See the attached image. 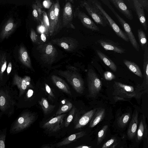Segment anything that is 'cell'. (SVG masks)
Returning a JSON list of instances; mask_svg holds the SVG:
<instances>
[{
	"mask_svg": "<svg viewBox=\"0 0 148 148\" xmlns=\"http://www.w3.org/2000/svg\"><path fill=\"white\" fill-rule=\"evenodd\" d=\"M7 127L0 130V148H5Z\"/></svg>",
	"mask_w": 148,
	"mask_h": 148,
	"instance_id": "cell-37",
	"label": "cell"
},
{
	"mask_svg": "<svg viewBox=\"0 0 148 148\" xmlns=\"http://www.w3.org/2000/svg\"><path fill=\"white\" fill-rule=\"evenodd\" d=\"M18 96L16 89L7 84L0 87V112L10 117L14 114Z\"/></svg>",
	"mask_w": 148,
	"mask_h": 148,
	"instance_id": "cell-2",
	"label": "cell"
},
{
	"mask_svg": "<svg viewBox=\"0 0 148 148\" xmlns=\"http://www.w3.org/2000/svg\"><path fill=\"white\" fill-rule=\"evenodd\" d=\"M87 82L90 96L95 97L101 90L102 83L94 71L89 69L87 73Z\"/></svg>",
	"mask_w": 148,
	"mask_h": 148,
	"instance_id": "cell-8",
	"label": "cell"
},
{
	"mask_svg": "<svg viewBox=\"0 0 148 148\" xmlns=\"http://www.w3.org/2000/svg\"><path fill=\"white\" fill-rule=\"evenodd\" d=\"M105 114V109L103 108H97L95 114L90 121L89 127L92 128L103 119Z\"/></svg>",
	"mask_w": 148,
	"mask_h": 148,
	"instance_id": "cell-27",
	"label": "cell"
},
{
	"mask_svg": "<svg viewBox=\"0 0 148 148\" xmlns=\"http://www.w3.org/2000/svg\"><path fill=\"white\" fill-rule=\"evenodd\" d=\"M133 1L138 19L145 30H147V25L144 9L137 0H133Z\"/></svg>",
	"mask_w": 148,
	"mask_h": 148,
	"instance_id": "cell-22",
	"label": "cell"
},
{
	"mask_svg": "<svg viewBox=\"0 0 148 148\" xmlns=\"http://www.w3.org/2000/svg\"><path fill=\"white\" fill-rule=\"evenodd\" d=\"M73 104L69 101H67L58 110L56 113V116L66 112L71 109Z\"/></svg>",
	"mask_w": 148,
	"mask_h": 148,
	"instance_id": "cell-36",
	"label": "cell"
},
{
	"mask_svg": "<svg viewBox=\"0 0 148 148\" xmlns=\"http://www.w3.org/2000/svg\"><path fill=\"white\" fill-rule=\"evenodd\" d=\"M148 130L145 117L143 115L142 119L141 120L137 132V138L138 140H140L143 137L147 138Z\"/></svg>",
	"mask_w": 148,
	"mask_h": 148,
	"instance_id": "cell-30",
	"label": "cell"
},
{
	"mask_svg": "<svg viewBox=\"0 0 148 148\" xmlns=\"http://www.w3.org/2000/svg\"><path fill=\"white\" fill-rule=\"evenodd\" d=\"M51 78L53 83L58 88L65 93L70 95H71L69 86L64 80L55 75H52Z\"/></svg>",
	"mask_w": 148,
	"mask_h": 148,
	"instance_id": "cell-24",
	"label": "cell"
},
{
	"mask_svg": "<svg viewBox=\"0 0 148 148\" xmlns=\"http://www.w3.org/2000/svg\"><path fill=\"white\" fill-rule=\"evenodd\" d=\"M35 119L34 113L28 111L22 113L11 125L9 134H15L24 131L31 125Z\"/></svg>",
	"mask_w": 148,
	"mask_h": 148,
	"instance_id": "cell-3",
	"label": "cell"
},
{
	"mask_svg": "<svg viewBox=\"0 0 148 148\" xmlns=\"http://www.w3.org/2000/svg\"><path fill=\"white\" fill-rule=\"evenodd\" d=\"M30 38L32 41L33 43L39 45L41 44L39 41L38 36L36 34L34 30L32 28L31 29Z\"/></svg>",
	"mask_w": 148,
	"mask_h": 148,
	"instance_id": "cell-42",
	"label": "cell"
},
{
	"mask_svg": "<svg viewBox=\"0 0 148 148\" xmlns=\"http://www.w3.org/2000/svg\"><path fill=\"white\" fill-rule=\"evenodd\" d=\"M131 118L130 112H127L122 114L117 120L118 125L121 128L124 127L127 124Z\"/></svg>",
	"mask_w": 148,
	"mask_h": 148,
	"instance_id": "cell-35",
	"label": "cell"
},
{
	"mask_svg": "<svg viewBox=\"0 0 148 148\" xmlns=\"http://www.w3.org/2000/svg\"><path fill=\"white\" fill-rule=\"evenodd\" d=\"M108 128V125L104 126L98 132L97 138L98 143H100L103 140Z\"/></svg>",
	"mask_w": 148,
	"mask_h": 148,
	"instance_id": "cell-39",
	"label": "cell"
},
{
	"mask_svg": "<svg viewBox=\"0 0 148 148\" xmlns=\"http://www.w3.org/2000/svg\"><path fill=\"white\" fill-rule=\"evenodd\" d=\"M104 76L105 79L109 81H111L115 78L114 75L110 71H106L104 73Z\"/></svg>",
	"mask_w": 148,
	"mask_h": 148,
	"instance_id": "cell-43",
	"label": "cell"
},
{
	"mask_svg": "<svg viewBox=\"0 0 148 148\" xmlns=\"http://www.w3.org/2000/svg\"><path fill=\"white\" fill-rule=\"evenodd\" d=\"M37 49L40 53V59L45 63L52 64L58 56L57 50L51 42L41 44L37 47Z\"/></svg>",
	"mask_w": 148,
	"mask_h": 148,
	"instance_id": "cell-6",
	"label": "cell"
},
{
	"mask_svg": "<svg viewBox=\"0 0 148 148\" xmlns=\"http://www.w3.org/2000/svg\"><path fill=\"white\" fill-rule=\"evenodd\" d=\"M86 134V132L84 131H81L73 134L58 143L56 146L60 147L68 145L84 136Z\"/></svg>",
	"mask_w": 148,
	"mask_h": 148,
	"instance_id": "cell-29",
	"label": "cell"
},
{
	"mask_svg": "<svg viewBox=\"0 0 148 148\" xmlns=\"http://www.w3.org/2000/svg\"><path fill=\"white\" fill-rule=\"evenodd\" d=\"M143 55V77L144 80L142 85L145 92L147 93L148 85V47L147 45L145 46Z\"/></svg>",
	"mask_w": 148,
	"mask_h": 148,
	"instance_id": "cell-17",
	"label": "cell"
},
{
	"mask_svg": "<svg viewBox=\"0 0 148 148\" xmlns=\"http://www.w3.org/2000/svg\"><path fill=\"white\" fill-rule=\"evenodd\" d=\"M12 87L16 86L19 90L18 97L22 95L29 88H31L30 77L25 76L22 77L15 73L12 76Z\"/></svg>",
	"mask_w": 148,
	"mask_h": 148,
	"instance_id": "cell-10",
	"label": "cell"
},
{
	"mask_svg": "<svg viewBox=\"0 0 148 148\" xmlns=\"http://www.w3.org/2000/svg\"><path fill=\"white\" fill-rule=\"evenodd\" d=\"M96 51L99 58L106 65L114 71H116L117 70V66L114 62L100 50H97Z\"/></svg>",
	"mask_w": 148,
	"mask_h": 148,
	"instance_id": "cell-31",
	"label": "cell"
},
{
	"mask_svg": "<svg viewBox=\"0 0 148 148\" xmlns=\"http://www.w3.org/2000/svg\"><path fill=\"white\" fill-rule=\"evenodd\" d=\"M7 67L6 56L5 54H0V87L6 84L5 71Z\"/></svg>",
	"mask_w": 148,
	"mask_h": 148,
	"instance_id": "cell-25",
	"label": "cell"
},
{
	"mask_svg": "<svg viewBox=\"0 0 148 148\" xmlns=\"http://www.w3.org/2000/svg\"><path fill=\"white\" fill-rule=\"evenodd\" d=\"M2 114H3L1 112H0V118H1V117Z\"/></svg>",
	"mask_w": 148,
	"mask_h": 148,
	"instance_id": "cell-52",
	"label": "cell"
},
{
	"mask_svg": "<svg viewBox=\"0 0 148 148\" xmlns=\"http://www.w3.org/2000/svg\"><path fill=\"white\" fill-rule=\"evenodd\" d=\"M138 40L142 49L144 50L146 45H147L146 34L141 29L137 30Z\"/></svg>",
	"mask_w": 148,
	"mask_h": 148,
	"instance_id": "cell-34",
	"label": "cell"
},
{
	"mask_svg": "<svg viewBox=\"0 0 148 148\" xmlns=\"http://www.w3.org/2000/svg\"><path fill=\"white\" fill-rule=\"evenodd\" d=\"M51 42L69 51H73L79 45V42L76 39L68 37L52 39Z\"/></svg>",
	"mask_w": 148,
	"mask_h": 148,
	"instance_id": "cell-12",
	"label": "cell"
},
{
	"mask_svg": "<svg viewBox=\"0 0 148 148\" xmlns=\"http://www.w3.org/2000/svg\"><path fill=\"white\" fill-rule=\"evenodd\" d=\"M52 4L50 0H45L42 2V5L45 8L49 9L51 7Z\"/></svg>",
	"mask_w": 148,
	"mask_h": 148,
	"instance_id": "cell-48",
	"label": "cell"
},
{
	"mask_svg": "<svg viewBox=\"0 0 148 148\" xmlns=\"http://www.w3.org/2000/svg\"><path fill=\"white\" fill-rule=\"evenodd\" d=\"M80 5L85 9L89 15L97 24L104 27L109 24L102 13L95 5L94 1L83 0L80 1Z\"/></svg>",
	"mask_w": 148,
	"mask_h": 148,
	"instance_id": "cell-4",
	"label": "cell"
},
{
	"mask_svg": "<svg viewBox=\"0 0 148 148\" xmlns=\"http://www.w3.org/2000/svg\"><path fill=\"white\" fill-rule=\"evenodd\" d=\"M66 114H63L56 116L43 124L42 127L49 132H55L62 127L64 119Z\"/></svg>",
	"mask_w": 148,
	"mask_h": 148,
	"instance_id": "cell-13",
	"label": "cell"
},
{
	"mask_svg": "<svg viewBox=\"0 0 148 148\" xmlns=\"http://www.w3.org/2000/svg\"><path fill=\"white\" fill-rule=\"evenodd\" d=\"M16 26V24L12 18H9L3 26L0 34L2 40L8 38L14 31Z\"/></svg>",
	"mask_w": 148,
	"mask_h": 148,
	"instance_id": "cell-18",
	"label": "cell"
},
{
	"mask_svg": "<svg viewBox=\"0 0 148 148\" xmlns=\"http://www.w3.org/2000/svg\"><path fill=\"white\" fill-rule=\"evenodd\" d=\"M75 148H91V146L82 145L77 147Z\"/></svg>",
	"mask_w": 148,
	"mask_h": 148,
	"instance_id": "cell-50",
	"label": "cell"
},
{
	"mask_svg": "<svg viewBox=\"0 0 148 148\" xmlns=\"http://www.w3.org/2000/svg\"><path fill=\"white\" fill-rule=\"evenodd\" d=\"M112 95L115 101H127L134 98H140L145 92L142 85L134 86L114 82Z\"/></svg>",
	"mask_w": 148,
	"mask_h": 148,
	"instance_id": "cell-1",
	"label": "cell"
},
{
	"mask_svg": "<svg viewBox=\"0 0 148 148\" xmlns=\"http://www.w3.org/2000/svg\"><path fill=\"white\" fill-rule=\"evenodd\" d=\"M42 148H50V147L49 146H46L43 147Z\"/></svg>",
	"mask_w": 148,
	"mask_h": 148,
	"instance_id": "cell-51",
	"label": "cell"
},
{
	"mask_svg": "<svg viewBox=\"0 0 148 148\" xmlns=\"http://www.w3.org/2000/svg\"><path fill=\"white\" fill-rule=\"evenodd\" d=\"M58 73L64 77L77 93H83L84 89V82L81 76L74 71H59Z\"/></svg>",
	"mask_w": 148,
	"mask_h": 148,
	"instance_id": "cell-5",
	"label": "cell"
},
{
	"mask_svg": "<svg viewBox=\"0 0 148 148\" xmlns=\"http://www.w3.org/2000/svg\"><path fill=\"white\" fill-rule=\"evenodd\" d=\"M38 103L45 115L51 112L55 107V105L49 104L47 99L43 97H42L41 100L38 101Z\"/></svg>",
	"mask_w": 148,
	"mask_h": 148,
	"instance_id": "cell-33",
	"label": "cell"
},
{
	"mask_svg": "<svg viewBox=\"0 0 148 148\" xmlns=\"http://www.w3.org/2000/svg\"><path fill=\"white\" fill-rule=\"evenodd\" d=\"M54 2L48 11L47 14L49 24V34L50 36H54L55 15L54 10Z\"/></svg>",
	"mask_w": 148,
	"mask_h": 148,
	"instance_id": "cell-28",
	"label": "cell"
},
{
	"mask_svg": "<svg viewBox=\"0 0 148 148\" xmlns=\"http://www.w3.org/2000/svg\"><path fill=\"white\" fill-rule=\"evenodd\" d=\"M72 0H66L63 7L62 14V27L75 29L73 24L74 13Z\"/></svg>",
	"mask_w": 148,
	"mask_h": 148,
	"instance_id": "cell-9",
	"label": "cell"
},
{
	"mask_svg": "<svg viewBox=\"0 0 148 148\" xmlns=\"http://www.w3.org/2000/svg\"><path fill=\"white\" fill-rule=\"evenodd\" d=\"M117 9L126 18L130 20L133 19V16L130 10L123 0H110V1Z\"/></svg>",
	"mask_w": 148,
	"mask_h": 148,
	"instance_id": "cell-16",
	"label": "cell"
},
{
	"mask_svg": "<svg viewBox=\"0 0 148 148\" xmlns=\"http://www.w3.org/2000/svg\"><path fill=\"white\" fill-rule=\"evenodd\" d=\"M97 7L104 15L109 24L116 35L125 41L128 42L129 40L124 32L122 30L115 22L103 8L101 3L97 0H93Z\"/></svg>",
	"mask_w": 148,
	"mask_h": 148,
	"instance_id": "cell-11",
	"label": "cell"
},
{
	"mask_svg": "<svg viewBox=\"0 0 148 148\" xmlns=\"http://www.w3.org/2000/svg\"><path fill=\"white\" fill-rule=\"evenodd\" d=\"M54 10L55 15L54 36L59 33L62 28L60 14V6L59 1L57 0L54 2Z\"/></svg>",
	"mask_w": 148,
	"mask_h": 148,
	"instance_id": "cell-21",
	"label": "cell"
},
{
	"mask_svg": "<svg viewBox=\"0 0 148 148\" xmlns=\"http://www.w3.org/2000/svg\"><path fill=\"white\" fill-rule=\"evenodd\" d=\"M45 90L49 94V95L51 96V97L55 98V96L54 95L51 89L48 85V84L45 83Z\"/></svg>",
	"mask_w": 148,
	"mask_h": 148,
	"instance_id": "cell-47",
	"label": "cell"
},
{
	"mask_svg": "<svg viewBox=\"0 0 148 148\" xmlns=\"http://www.w3.org/2000/svg\"><path fill=\"white\" fill-rule=\"evenodd\" d=\"M138 113L135 109L133 114L132 118L127 131V135L130 139H132L134 137L137 130L138 123Z\"/></svg>",
	"mask_w": 148,
	"mask_h": 148,
	"instance_id": "cell-20",
	"label": "cell"
},
{
	"mask_svg": "<svg viewBox=\"0 0 148 148\" xmlns=\"http://www.w3.org/2000/svg\"><path fill=\"white\" fill-rule=\"evenodd\" d=\"M74 16L77 17L85 27L93 31H99V27L84 12L81 10L79 7H77L74 12Z\"/></svg>",
	"mask_w": 148,
	"mask_h": 148,
	"instance_id": "cell-14",
	"label": "cell"
},
{
	"mask_svg": "<svg viewBox=\"0 0 148 148\" xmlns=\"http://www.w3.org/2000/svg\"><path fill=\"white\" fill-rule=\"evenodd\" d=\"M101 1L105 4L113 13L124 29V32L128 38L129 41L130 42L132 45L136 50L138 51H139L140 49L139 45L132 31L130 25L115 11L110 4L109 1L101 0Z\"/></svg>",
	"mask_w": 148,
	"mask_h": 148,
	"instance_id": "cell-7",
	"label": "cell"
},
{
	"mask_svg": "<svg viewBox=\"0 0 148 148\" xmlns=\"http://www.w3.org/2000/svg\"><path fill=\"white\" fill-rule=\"evenodd\" d=\"M97 108L91 110L84 114L77 121L75 125V129L82 127L90 122Z\"/></svg>",
	"mask_w": 148,
	"mask_h": 148,
	"instance_id": "cell-19",
	"label": "cell"
},
{
	"mask_svg": "<svg viewBox=\"0 0 148 148\" xmlns=\"http://www.w3.org/2000/svg\"><path fill=\"white\" fill-rule=\"evenodd\" d=\"M13 71L12 66L11 62H9L8 65L6 69V72L5 73V77L7 82L10 76H12L15 73Z\"/></svg>",
	"mask_w": 148,
	"mask_h": 148,
	"instance_id": "cell-41",
	"label": "cell"
},
{
	"mask_svg": "<svg viewBox=\"0 0 148 148\" xmlns=\"http://www.w3.org/2000/svg\"><path fill=\"white\" fill-rule=\"evenodd\" d=\"M123 62L128 69L132 72L139 77H143L142 72L139 67L135 62L127 60H123Z\"/></svg>",
	"mask_w": 148,
	"mask_h": 148,
	"instance_id": "cell-32",
	"label": "cell"
},
{
	"mask_svg": "<svg viewBox=\"0 0 148 148\" xmlns=\"http://www.w3.org/2000/svg\"><path fill=\"white\" fill-rule=\"evenodd\" d=\"M41 40L43 42H45L46 41V37L45 34L44 33H42L40 36Z\"/></svg>",
	"mask_w": 148,
	"mask_h": 148,
	"instance_id": "cell-49",
	"label": "cell"
},
{
	"mask_svg": "<svg viewBox=\"0 0 148 148\" xmlns=\"http://www.w3.org/2000/svg\"><path fill=\"white\" fill-rule=\"evenodd\" d=\"M138 2L141 4L144 10L148 11V0H137Z\"/></svg>",
	"mask_w": 148,
	"mask_h": 148,
	"instance_id": "cell-44",
	"label": "cell"
},
{
	"mask_svg": "<svg viewBox=\"0 0 148 148\" xmlns=\"http://www.w3.org/2000/svg\"><path fill=\"white\" fill-rule=\"evenodd\" d=\"M33 9L32 15L37 21L40 24L42 23L43 5L40 1L36 0L32 5Z\"/></svg>",
	"mask_w": 148,
	"mask_h": 148,
	"instance_id": "cell-26",
	"label": "cell"
},
{
	"mask_svg": "<svg viewBox=\"0 0 148 148\" xmlns=\"http://www.w3.org/2000/svg\"><path fill=\"white\" fill-rule=\"evenodd\" d=\"M37 31L39 33L41 34L42 33H44L45 34H48L46 30L45 27L41 23V24L40 25H38L37 27Z\"/></svg>",
	"mask_w": 148,
	"mask_h": 148,
	"instance_id": "cell-46",
	"label": "cell"
},
{
	"mask_svg": "<svg viewBox=\"0 0 148 148\" xmlns=\"http://www.w3.org/2000/svg\"><path fill=\"white\" fill-rule=\"evenodd\" d=\"M76 109L74 107L71 109L64 122V126L67 127L72 121Z\"/></svg>",
	"mask_w": 148,
	"mask_h": 148,
	"instance_id": "cell-38",
	"label": "cell"
},
{
	"mask_svg": "<svg viewBox=\"0 0 148 148\" xmlns=\"http://www.w3.org/2000/svg\"><path fill=\"white\" fill-rule=\"evenodd\" d=\"M42 23L45 27L48 34L49 33V20L46 12L43 11L42 14Z\"/></svg>",
	"mask_w": 148,
	"mask_h": 148,
	"instance_id": "cell-40",
	"label": "cell"
},
{
	"mask_svg": "<svg viewBox=\"0 0 148 148\" xmlns=\"http://www.w3.org/2000/svg\"><path fill=\"white\" fill-rule=\"evenodd\" d=\"M114 142V138H111L104 143L101 148H109Z\"/></svg>",
	"mask_w": 148,
	"mask_h": 148,
	"instance_id": "cell-45",
	"label": "cell"
},
{
	"mask_svg": "<svg viewBox=\"0 0 148 148\" xmlns=\"http://www.w3.org/2000/svg\"><path fill=\"white\" fill-rule=\"evenodd\" d=\"M19 59L21 62L25 66L31 69H32L30 58L25 48L21 46L18 50Z\"/></svg>",
	"mask_w": 148,
	"mask_h": 148,
	"instance_id": "cell-23",
	"label": "cell"
},
{
	"mask_svg": "<svg viewBox=\"0 0 148 148\" xmlns=\"http://www.w3.org/2000/svg\"><path fill=\"white\" fill-rule=\"evenodd\" d=\"M102 47L106 51H112L122 54L125 53V49L112 40L107 39H100L97 41Z\"/></svg>",
	"mask_w": 148,
	"mask_h": 148,
	"instance_id": "cell-15",
	"label": "cell"
}]
</instances>
